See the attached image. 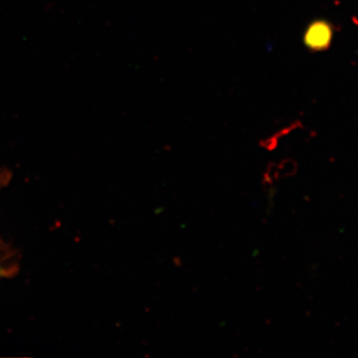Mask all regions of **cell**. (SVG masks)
<instances>
[{
  "label": "cell",
  "mask_w": 358,
  "mask_h": 358,
  "mask_svg": "<svg viewBox=\"0 0 358 358\" xmlns=\"http://www.w3.org/2000/svg\"><path fill=\"white\" fill-rule=\"evenodd\" d=\"M333 39V29L326 21L310 23L303 35V43L313 51L324 50Z\"/></svg>",
  "instance_id": "cell-1"
}]
</instances>
